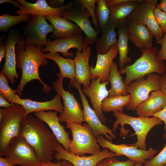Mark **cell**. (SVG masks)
Returning <instances> with one entry per match:
<instances>
[{
	"instance_id": "6da1fadb",
	"label": "cell",
	"mask_w": 166,
	"mask_h": 166,
	"mask_svg": "<svg viewBox=\"0 0 166 166\" xmlns=\"http://www.w3.org/2000/svg\"><path fill=\"white\" fill-rule=\"evenodd\" d=\"M42 49L34 45L26 43L24 38L16 46V67L21 69L22 71L21 78L16 89L17 93L19 97L22 96L26 84L34 80L39 81L42 84L44 93H50L52 89L45 84L39 76L40 66H45L48 64Z\"/></svg>"
},
{
	"instance_id": "7a4b0ae2",
	"label": "cell",
	"mask_w": 166,
	"mask_h": 166,
	"mask_svg": "<svg viewBox=\"0 0 166 166\" xmlns=\"http://www.w3.org/2000/svg\"><path fill=\"white\" fill-rule=\"evenodd\" d=\"M20 136L33 148L42 163L51 161L59 143L43 121L29 114L23 119Z\"/></svg>"
},
{
	"instance_id": "3957f363",
	"label": "cell",
	"mask_w": 166,
	"mask_h": 166,
	"mask_svg": "<svg viewBox=\"0 0 166 166\" xmlns=\"http://www.w3.org/2000/svg\"><path fill=\"white\" fill-rule=\"evenodd\" d=\"M140 51L142 54L139 58L132 64L127 65L124 68L119 70L121 75L125 74L124 82L128 85L132 81L145 76L153 73L162 75L166 71L164 61L157 57L159 50L157 47L140 49Z\"/></svg>"
},
{
	"instance_id": "277c9868",
	"label": "cell",
	"mask_w": 166,
	"mask_h": 166,
	"mask_svg": "<svg viewBox=\"0 0 166 166\" xmlns=\"http://www.w3.org/2000/svg\"><path fill=\"white\" fill-rule=\"evenodd\" d=\"M113 115L116 120L113 124L112 130L115 131L120 124L121 127L120 128V133L122 136H126L128 131L126 130L124 126L126 124L129 125L135 132V134L136 135L137 140L135 143L129 144L142 150H147L146 139L151 129L157 125L163 124L160 119L154 117H133L118 111L113 112Z\"/></svg>"
},
{
	"instance_id": "5b68a950",
	"label": "cell",
	"mask_w": 166,
	"mask_h": 166,
	"mask_svg": "<svg viewBox=\"0 0 166 166\" xmlns=\"http://www.w3.org/2000/svg\"><path fill=\"white\" fill-rule=\"evenodd\" d=\"M65 125L71 130L72 135L69 152L81 156L86 153L94 155L100 151L97 137L87 123L82 125L67 122Z\"/></svg>"
},
{
	"instance_id": "8992f818",
	"label": "cell",
	"mask_w": 166,
	"mask_h": 166,
	"mask_svg": "<svg viewBox=\"0 0 166 166\" xmlns=\"http://www.w3.org/2000/svg\"><path fill=\"white\" fill-rule=\"evenodd\" d=\"M26 111L21 105L13 104L5 108L3 118L0 123V156L4 154L7 145L14 138L20 136L23 119Z\"/></svg>"
},
{
	"instance_id": "52a82bcc",
	"label": "cell",
	"mask_w": 166,
	"mask_h": 166,
	"mask_svg": "<svg viewBox=\"0 0 166 166\" xmlns=\"http://www.w3.org/2000/svg\"><path fill=\"white\" fill-rule=\"evenodd\" d=\"M4 156L8 162L14 166H38L42 163L33 148L21 136L10 140Z\"/></svg>"
},
{
	"instance_id": "ba28073f",
	"label": "cell",
	"mask_w": 166,
	"mask_h": 166,
	"mask_svg": "<svg viewBox=\"0 0 166 166\" xmlns=\"http://www.w3.org/2000/svg\"><path fill=\"white\" fill-rule=\"evenodd\" d=\"M57 75V79L53 83V88L62 98L64 108L63 112L58 117L60 121L81 124L84 121V118L81 106L73 93L69 90L66 91L64 89L63 85L64 78L59 73Z\"/></svg>"
},
{
	"instance_id": "9c48e42d",
	"label": "cell",
	"mask_w": 166,
	"mask_h": 166,
	"mask_svg": "<svg viewBox=\"0 0 166 166\" xmlns=\"http://www.w3.org/2000/svg\"><path fill=\"white\" fill-rule=\"evenodd\" d=\"M159 75L153 73L131 82L128 86L127 91L129 93L130 100L125 107L128 110L136 111L138 106L145 100L150 93L160 89Z\"/></svg>"
},
{
	"instance_id": "30bf717a",
	"label": "cell",
	"mask_w": 166,
	"mask_h": 166,
	"mask_svg": "<svg viewBox=\"0 0 166 166\" xmlns=\"http://www.w3.org/2000/svg\"><path fill=\"white\" fill-rule=\"evenodd\" d=\"M157 3V1L156 0H141L126 19V22L136 21L145 25L153 34L157 43L164 33L158 24L154 14V8Z\"/></svg>"
},
{
	"instance_id": "8fae6325",
	"label": "cell",
	"mask_w": 166,
	"mask_h": 166,
	"mask_svg": "<svg viewBox=\"0 0 166 166\" xmlns=\"http://www.w3.org/2000/svg\"><path fill=\"white\" fill-rule=\"evenodd\" d=\"M30 16L26 26L23 28V36L26 43L42 48L48 41L47 34L53 32L54 28L51 24L47 22L45 16L31 15Z\"/></svg>"
},
{
	"instance_id": "7c38bea8",
	"label": "cell",
	"mask_w": 166,
	"mask_h": 166,
	"mask_svg": "<svg viewBox=\"0 0 166 166\" xmlns=\"http://www.w3.org/2000/svg\"><path fill=\"white\" fill-rule=\"evenodd\" d=\"M72 7L65 11L62 17L74 22L82 30L85 34L84 42L89 46L95 43L98 38V32L92 27L89 19L91 16L89 11L76 1Z\"/></svg>"
},
{
	"instance_id": "4fadbf2b",
	"label": "cell",
	"mask_w": 166,
	"mask_h": 166,
	"mask_svg": "<svg viewBox=\"0 0 166 166\" xmlns=\"http://www.w3.org/2000/svg\"><path fill=\"white\" fill-rule=\"evenodd\" d=\"M97 139L98 143L103 148L109 149L116 156H125L136 163H144L146 160H149L153 157L157 152L152 148L145 150L137 148L129 144H115L102 135L97 136Z\"/></svg>"
},
{
	"instance_id": "5bb4252c",
	"label": "cell",
	"mask_w": 166,
	"mask_h": 166,
	"mask_svg": "<svg viewBox=\"0 0 166 166\" xmlns=\"http://www.w3.org/2000/svg\"><path fill=\"white\" fill-rule=\"evenodd\" d=\"M72 86L76 88L80 95L83 106L84 121L89 125L95 135L97 137L100 135H103L105 137L112 142L116 136L113 133L115 131L110 129L101 121L95 112L90 107L86 99L85 95L82 91L81 85L74 78L70 81Z\"/></svg>"
},
{
	"instance_id": "9a60e30c",
	"label": "cell",
	"mask_w": 166,
	"mask_h": 166,
	"mask_svg": "<svg viewBox=\"0 0 166 166\" xmlns=\"http://www.w3.org/2000/svg\"><path fill=\"white\" fill-rule=\"evenodd\" d=\"M53 159L57 161L65 160L71 163L74 166H95L99 161L109 158L116 157L115 154L110 152L107 148H105L97 154L89 156L74 155L66 151L59 144L55 149Z\"/></svg>"
},
{
	"instance_id": "2e32d148",
	"label": "cell",
	"mask_w": 166,
	"mask_h": 166,
	"mask_svg": "<svg viewBox=\"0 0 166 166\" xmlns=\"http://www.w3.org/2000/svg\"><path fill=\"white\" fill-rule=\"evenodd\" d=\"M18 30H10L8 33V37L4 42L6 49L5 63L1 70L5 74L13 85L15 83V79L19 76L16 69L15 49L16 44L24 38Z\"/></svg>"
},
{
	"instance_id": "e0dca14e",
	"label": "cell",
	"mask_w": 166,
	"mask_h": 166,
	"mask_svg": "<svg viewBox=\"0 0 166 166\" xmlns=\"http://www.w3.org/2000/svg\"><path fill=\"white\" fill-rule=\"evenodd\" d=\"M17 0L21 5L15 12L16 14L44 16L52 15L59 17H62V14L65 11L72 7L74 2L71 1L61 7L54 8L49 5L46 0H38L34 3L28 2L25 0Z\"/></svg>"
},
{
	"instance_id": "ac0fdd59",
	"label": "cell",
	"mask_w": 166,
	"mask_h": 166,
	"mask_svg": "<svg viewBox=\"0 0 166 166\" xmlns=\"http://www.w3.org/2000/svg\"><path fill=\"white\" fill-rule=\"evenodd\" d=\"M83 38V34L81 33L65 38L48 41L45 47L42 48V51L43 53L47 52H61L65 57H72L74 56V53L69 52V49L76 48L77 50L81 52L89 46L84 42Z\"/></svg>"
},
{
	"instance_id": "d6986e66",
	"label": "cell",
	"mask_w": 166,
	"mask_h": 166,
	"mask_svg": "<svg viewBox=\"0 0 166 166\" xmlns=\"http://www.w3.org/2000/svg\"><path fill=\"white\" fill-rule=\"evenodd\" d=\"M57 111H41L34 113V115L45 123L50 128L58 142L69 152L71 140L65 127L60 123Z\"/></svg>"
},
{
	"instance_id": "ffe728a7",
	"label": "cell",
	"mask_w": 166,
	"mask_h": 166,
	"mask_svg": "<svg viewBox=\"0 0 166 166\" xmlns=\"http://www.w3.org/2000/svg\"><path fill=\"white\" fill-rule=\"evenodd\" d=\"M90 86L87 88H83L82 91L89 97L91 102L100 121L105 123L106 119L103 113L101 105L103 101L109 95L106 85L109 81L101 83L99 79H92Z\"/></svg>"
},
{
	"instance_id": "44dd1931",
	"label": "cell",
	"mask_w": 166,
	"mask_h": 166,
	"mask_svg": "<svg viewBox=\"0 0 166 166\" xmlns=\"http://www.w3.org/2000/svg\"><path fill=\"white\" fill-rule=\"evenodd\" d=\"M118 50L117 44L112 46L106 53H97L96 65L90 66L91 79H99L101 83L109 81L110 73L114 59L117 57Z\"/></svg>"
},
{
	"instance_id": "7402d4cb",
	"label": "cell",
	"mask_w": 166,
	"mask_h": 166,
	"mask_svg": "<svg viewBox=\"0 0 166 166\" xmlns=\"http://www.w3.org/2000/svg\"><path fill=\"white\" fill-rule=\"evenodd\" d=\"M126 22L129 39L136 47L139 49H148L153 47L152 39L154 36L145 25L136 21Z\"/></svg>"
},
{
	"instance_id": "603a6c76",
	"label": "cell",
	"mask_w": 166,
	"mask_h": 166,
	"mask_svg": "<svg viewBox=\"0 0 166 166\" xmlns=\"http://www.w3.org/2000/svg\"><path fill=\"white\" fill-rule=\"evenodd\" d=\"M54 29L51 37L56 39L65 38L82 33V30L76 24L62 17L52 15L45 16Z\"/></svg>"
},
{
	"instance_id": "cb8c5ba5",
	"label": "cell",
	"mask_w": 166,
	"mask_h": 166,
	"mask_svg": "<svg viewBox=\"0 0 166 166\" xmlns=\"http://www.w3.org/2000/svg\"><path fill=\"white\" fill-rule=\"evenodd\" d=\"M91 50V47L89 46L84 49L82 53L77 50L74 59L75 78L80 84L83 85L85 88H88L91 84L89 60Z\"/></svg>"
},
{
	"instance_id": "d4e9b609",
	"label": "cell",
	"mask_w": 166,
	"mask_h": 166,
	"mask_svg": "<svg viewBox=\"0 0 166 166\" xmlns=\"http://www.w3.org/2000/svg\"><path fill=\"white\" fill-rule=\"evenodd\" d=\"M61 97L60 94L57 93L52 100L44 102L33 101L29 98H21L19 105L25 109V117L31 113L41 111H57L61 114L64 109L63 106L61 101Z\"/></svg>"
},
{
	"instance_id": "484cf974",
	"label": "cell",
	"mask_w": 166,
	"mask_h": 166,
	"mask_svg": "<svg viewBox=\"0 0 166 166\" xmlns=\"http://www.w3.org/2000/svg\"><path fill=\"white\" fill-rule=\"evenodd\" d=\"M166 105V97L160 90L151 93L148 97L140 103L136 109L138 117H149Z\"/></svg>"
},
{
	"instance_id": "4316f807",
	"label": "cell",
	"mask_w": 166,
	"mask_h": 166,
	"mask_svg": "<svg viewBox=\"0 0 166 166\" xmlns=\"http://www.w3.org/2000/svg\"><path fill=\"white\" fill-rule=\"evenodd\" d=\"M116 28L118 36L117 44L119 53L118 64L120 69H121L131 61V57L128 56V43L129 39L126 20L118 23L116 26Z\"/></svg>"
},
{
	"instance_id": "83f0119b",
	"label": "cell",
	"mask_w": 166,
	"mask_h": 166,
	"mask_svg": "<svg viewBox=\"0 0 166 166\" xmlns=\"http://www.w3.org/2000/svg\"><path fill=\"white\" fill-rule=\"evenodd\" d=\"M141 0H127L119 4L108 7L110 12L108 23L116 26L125 20Z\"/></svg>"
},
{
	"instance_id": "f1b7e54d",
	"label": "cell",
	"mask_w": 166,
	"mask_h": 166,
	"mask_svg": "<svg viewBox=\"0 0 166 166\" xmlns=\"http://www.w3.org/2000/svg\"><path fill=\"white\" fill-rule=\"evenodd\" d=\"M115 28V25L108 23L102 30L101 36L98 38L95 42V48L97 53L105 54L112 46L117 44Z\"/></svg>"
},
{
	"instance_id": "f546056e",
	"label": "cell",
	"mask_w": 166,
	"mask_h": 166,
	"mask_svg": "<svg viewBox=\"0 0 166 166\" xmlns=\"http://www.w3.org/2000/svg\"><path fill=\"white\" fill-rule=\"evenodd\" d=\"M44 55L47 59L54 61L57 65L60 70L61 77L68 78L70 81L75 78V65L74 59L71 58H64L57 53H45Z\"/></svg>"
},
{
	"instance_id": "4dcf8cb0",
	"label": "cell",
	"mask_w": 166,
	"mask_h": 166,
	"mask_svg": "<svg viewBox=\"0 0 166 166\" xmlns=\"http://www.w3.org/2000/svg\"><path fill=\"white\" fill-rule=\"evenodd\" d=\"M117 67V64L113 62L110 73L109 81L111 84L109 90V97L117 96H125L128 93L126 85L122 79Z\"/></svg>"
},
{
	"instance_id": "1f68e13d",
	"label": "cell",
	"mask_w": 166,
	"mask_h": 166,
	"mask_svg": "<svg viewBox=\"0 0 166 166\" xmlns=\"http://www.w3.org/2000/svg\"><path fill=\"white\" fill-rule=\"evenodd\" d=\"M130 100V96L129 94L125 96L108 97L102 102V111L106 112L118 111L123 113L124 107L129 104Z\"/></svg>"
},
{
	"instance_id": "d6a6232c",
	"label": "cell",
	"mask_w": 166,
	"mask_h": 166,
	"mask_svg": "<svg viewBox=\"0 0 166 166\" xmlns=\"http://www.w3.org/2000/svg\"><path fill=\"white\" fill-rule=\"evenodd\" d=\"M30 15L28 14L12 15L6 13L0 16V31L6 32L11 27L20 23L28 22Z\"/></svg>"
},
{
	"instance_id": "836d02e7",
	"label": "cell",
	"mask_w": 166,
	"mask_h": 166,
	"mask_svg": "<svg viewBox=\"0 0 166 166\" xmlns=\"http://www.w3.org/2000/svg\"><path fill=\"white\" fill-rule=\"evenodd\" d=\"M17 89L13 90L10 86L8 79L4 73H0V94L9 103L19 105L21 98L16 94Z\"/></svg>"
},
{
	"instance_id": "e575fe53",
	"label": "cell",
	"mask_w": 166,
	"mask_h": 166,
	"mask_svg": "<svg viewBox=\"0 0 166 166\" xmlns=\"http://www.w3.org/2000/svg\"><path fill=\"white\" fill-rule=\"evenodd\" d=\"M107 0H97V6L95 14L98 24L99 34L108 24L110 18V12L106 4Z\"/></svg>"
},
{
	"instance_id": "d590c367",
	"label": "cell",
	"mask_w": 166,
	"mask_h": 166,
	"mask_svg": "<svg viewBox=\"0 0 166 166\" xmlns=\"http://www.w3.org/2000/svg\"><path fill=\"white\" fill-rule=\"evenodd\" d=\"M163 136L166 140L164 147L156 156L146 160L143 166H163L166 164V133Z\"/></svg>"
},
{
	"instance_id": "8d00e7d4",
	"label": "cell",
	"mask_w": 166,
	"mask_h": 166,
	"mask_svg": "<svg viewBox=\"0 0 166 166\" xmlns=\"http://www.w3.org/2000/svg\"><path fill=\"white\" fill-rule=\"evenodd\" d=\"M97 0H78L76 1L83 7L85 8L90 14L92 17V21L96 30L98 32V24L96 19L95 10V4Z\"/></svg>"
},
{
	"instance_id": "74e56055",
	"label": "cell",
	"mask_w": 166,
	"mask_h": 166,
	"mask_svg": "<svg viewBox=\"0 0 166 166\" xmlns=\"http://www.w3.org/2000/svg\"><path fill=\"white\" fill-rule=\"evenodd\" d=\"M154 13L158 24L164 33H166V13L155 7Z\"/></svg>"
},
{
	"instance_id": "f35d334b",
	"label": "cell",
	"mask_w": 166,
	"mask_h": 166,
	"mask_svg": "<svg viewBox=\"0 0 166 166\" xmlns=\"http://www.w3.org/2000/svg\"><path fill=\"white\" fill-rule=\"evenodd\" d=\"M105 161L106 166H134L136 163L131 159L124 161H119L114 157L105 159Z\"/></svg>"
},
{
	"instance_id": "ab89813d",
	"label": "cell",
	"mask_w": 166,
	"mask_h": 166,
	"mask_svg": "<svg viewBox=\"0 0 166 166\" xmlns=\"http://www.w3.org/2000/svg\"><path fill=\"white\" fill-rule=\"evenodd\" d=\"M161 45V48L157 53V57L161 60L166 61V33L157 42Z\"/></svg>"
},
{
	"instance_id": "60d3db41",
	"label": "cell",
	"mask_w": 166,
	"mask_h": 166,
	"mask_svg": "<svg viewBox=\"0 0 166 166\" xmlns=\"http://www.w3.org/2000/svg\"><path fill=\"white\" fill-rule=\"evenodd\" d=\"M152 117H157L164 122V129L166 133V105L161 110L155 113Z\"/></svg>"
},
{
	"instance_id": "b9f144b4",
	"label": "cell",
	"mask_w": 166,
	"mask_h": 166,
	"mask_svg": "<svg viewBox=\"0 0 166 166\" xmlns=\"http://www.w3.org/2000/svg\"><path fill=\"white\" fill-rule=\"evenodd\" d=\"M159 81L160 90L166 97V71L164 74L159 75Z\"/></svg>"
},
{
	"instance_id": "7bdbcfd3",
	"label": "cell",
	"mask_w": 166,
	"mask_h": 166,
	"mask_svg": "<svg viewBox=\"0 0 166 166\" xmlns=\"http://www.w3.org/2000/svg\"><path fill=\"white\" fill-rule=\"evenodd\" d=\"M65 0H49L47 1L49 5L52 8H57L64 6Z\"/></svg>"
},
{
	"instance_id": "ee69618b",
	"label": "cell",
	"mask_w": 166,
	"mask_h": 166,
	"mask_svg": "<svg viewBox=\"0 0 166 166\" xmlns=\"http://www.w3.org/2000/svg\"><path fill=\"white\" fill-rule=\"evenodd\" d=\"M6 49L4 42L0 41V63L2 59L6 57Z\"/></svg>"
},
{
	"instance_id": "f6af8a7d",
	"label": "cell",
	"mask_w": 166,
	"mask_h": 166,
	"mask_svg": "<svg viewBox=\"0 0 166 166\" xmlns=\"http://www.w3.org/2000/svg\"><path fill=\"white\" fill-rule=\"evenodd\" d=\"M13 104L6 101L0 94V106L4 108H7L12 105Z\"/></svg>"
},
{
	"instance_id": "bcb514c9",
	"label": "cell",
	"mask_w": 166,
	"mask_h": 166,
	"mask_svg": "<svg viewBox=\"0 0 166 166\" xmlns=\"http://www.w3.org/2000/svg\"><path fill=\"white\" fill-rule=\"evenodd\" d=\"M155 7L166 13V0H160V2L157 3Z\"/></svg>"
},
{
	"instance_id": "7dc6e473",
	"label": "cell",
	"mask_w": 166,
	"mask_h": 166,
	"mask_svg": "<svg viewBox=\"0 0 166 166\" xmlns=\"http://www.w3.org/2000/svg\"><path fill=\"white\" fill-rule=\"evenodd\" d=\"M38 166H62V161H58L57 162L50 161L42 163Z\"/></svg>"
},
{
	"instance_id": "c3c4849f",
	"label": "cell",
	"mask_w": 166,
	"mask_h": 166,
	"mask_svg": "<svg viewBox=\"0 0 166 166\" xmlns=\"http://www.w3.org/2000/svg\"><path fill=\"white\" fill-rule=\"evenodd\" d=\"M127 0H107L106 4L108 7L116 5L126 1Z\"/></svg>"
},
{
	"instance_id": "681fc988",
	"label": "cell",
	"mask_w": 166,
	"mask_h": 166,
	"mask_svg": "<svg viewBox=\"0 0 166 166\" xmlns=\"http://www.w3.org/2000/svg\"><path fill=\"white\" fill-rule=\"evenodd\" d=\"M9 2L12 4L16 7L18 8L21 4L17 0L14 1L13 0H0V4L4 3Z\"/></svg>"
},
{
	"instance_id": "f907efd6",
	"label": "cell",
	"mask_w": 166,
	"mask_h": 166,
	"mask_svg": "<svg viewBox=\"0 0 166 166\" xmlns=\"http://www.w3.org/2000/svg\"><path fill=\"white\" fill-rule=\"evenodd\" d=\"M0 166H14L6 160L5 157H0Z\"/></svg>"
},
{
	"instance_id": "816d5d0a",
	"label": "cell",
	"mask_w": 166,
	"mask_h": 166,
	"mask_svg": "<svg viewBox=\"0 0 166 166\" xmlns=\"http://www.w3.org/2000/svg\"><path fill=\"white\" fill-rule=\"evenodd\" d=\"M62 166H74L71 163L67 160H62Z\"/></svg>"
},
{
	"instance_id": "f5cc1de1",
	"label": "cell",
	"mask_w": 166,
	"mask_h": 166,
	"mask_svg": "<svg viewBox=\"0 0 166 166\" xmlns=\"http://www.w3.org/2000/svg\"><path fill=\"white\" fill-rule=\"evenodd\" d=\"M5 113V108H0V123L2 121L3 118Z\"/></svg>"
},
{
	"instance_id": "db71d44e",
	"label": "cell",
	"mask_w": 166,
	"mask_h": 166,
	"mask_svg": "<svg viewBox=\"0 0 166 166\" xmlns=\"http://www.w3.org/2000/svg\"><path fill=\"white\" fill-rule=\"evenodd\" d=\"M95 166H106L105 159L99 161Z\"/></svg>"
},
{
	"instance_id": "11a10c76",
	"label": "cell",
	"mask_w": 166,
	"mask_h": 166,
	"mask_svg": "<svg viewBox=\"0 0 166 166\" xmlns=\"http://www.w3.org/2000/svg\"><path fill=\"white\" fill-rule=\"evenodd\" d=\"M142 164L140 162L136 163L134 166H142Z\"/></svg>"
},
{
	"instance_id": "9f6ffc18",
	"label": "cell",
	"mask_w": 166,
	"mask_h": 166,
	"mask_svg": "<svg viewBox=\"0 0 166 166\" xmlns=\"http://www.w3.org/2000/svg\"><path fill=\"white\" fill-rule=\"evenodd\" d=\"M166 166V164H165L164 166Z\"/></svg>"
}]
</instances>
